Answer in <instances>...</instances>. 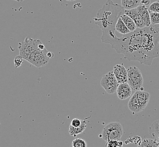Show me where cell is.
<instances>
[{
  "mask_svg": "<svg viewBox=\"0 0 159 147\" xmlns=\"http://www.w3.org/2000/svg\"><path fill=\"white\" fill-rule=\"evenodd\" d=\"M109 44L127 60L151 66L153 60L159 57V24L137 28L122 37L116 36Z\"/></svg>",
  "mask_w": 159,
  "mask_h": 147,
  "instance_id": "obj_1",
  "label": "cell"
},
{
  "mask_svg": "<svg viewBox=\"0 0 159 147\" xmlns=\"http://www.w3.org/2000/svg\"><path fill=\"white\" fill-rule=\"evenodd\" d=\"M125 9L122 5L107 0L97 16L93 18L96 24L102 30V42L109 44L117 36L115 33V26L118 18L124 14Z\"/></svg>",
  "mask_w": 159,
  "mask_h": 147,
  "instance_id": "obj_2",
  "label": "cell"
},
{
  "mask_svg": "<svg viewBox=\"0 0 159 147\" xmlns=\"http://www.w3.org/2000/svg\"><path fill=\"white\" fill-rule=\"evenodd\" d=\"M150 93L143 90H138L131 96L128 103V108L133 114L143 111L150 101Z\"/></svg>",
  "mask_w": 159,
  "mask_h": 147,
  "instance_id": "obj_3",
  "label": "cell"
},
{
  "mask_svg": "<svg viewBox=\"0 0 159 147\" xmlns=\"http://www.w3.org/2000/svg\"><path fill=\"white\" fill-rule=\"evenodd\" d=\"M124 134V128L121 123L118 122H113L109 123L103 128L102 137L106 142L111 140H121Z\"/></svg>",
  "mask_w": 159,
  "mask_h": 147,
  "instance_id": "obj_4",
  "label": "cell"
},
{
  "mask_svg": "<svg viewBox=\"0 0 159 147\" xmlns=\"http://www.w3.org/2000/svg\"><path fill=\"white\" fill-rule=\"evenodd\" d=\"M127 70V83L134 91L143 90V78L139 69L131 66Z\"/></svg>",
  "mask_w": 159,
  "mask_h": 147,
  "instance_id": "obj_5",
  "label": "cell"
},
{
  "mask_svg": "<svg viewBox=\"0 0 159 147\" xmlns=\"http://www.w3.org/2000/svg\"><path fill=\"white\" fill-rule=\"evenodd\" d=\"M41 40L38 39H34L30 37H27L25 39L20 42L18 45L19 55L22 57L24 60L29 57L32 53L38 51L39 45L40 44Z\"/></svg>",
  "mask_w": 159,
  "mask_h": 147,
  "instance_id": "obj_6",
  "label": "cell"
},
{
  "mask_svg": "<svg viewBox=\"0 0 159 147\" xmlns=\"http://www.w3.org/2000/svg\"><path fill=\"white\" fill-rule=\"evenodd\" d=\"M48 51L46 48L43 50L39 49L30 55L25 60L38 68L45 66L47 65L49 61V58L47 56Z\"/></svg>",
  "mask_w": 159,
  "mask_h": 147,
  "instance_id": "obj_7",
  "label": "cell"
},
{
  "mask_svg": "<svg viewBox=\"0 0 159 147\" xmlns=\"http://www.w3.org/2000/svg\"><path fill=\"white\" fill-rule=\"evenodd\" d=\"M101 86L108 94H113L117 91L119 83L113 71H110L105 75L100 81Z\"/></svg>",
  "mask_w": 159,
  "mask_h": 147,
  "instance_id": "obj_8",
  "label": "cell"
},
{
  "mask_svg": "<svg viewBox=\"0 0 159 147\" xmlns=\"http://www.w3.org/2000/svg\"><path fill=\"white\" fill-rule=\"evenodd\" d=\"M133 89L127 82L120 83L117 89V95L121 100H125L130 97L132 95Z\"/></svg>",
  "mask_w": 159,
  "mask_h": 147,
  "instance_id": "obj_9",
  "label": "cell"
},
{
  "mask_svg": "<svg viewBox=\"0 0 159 147\" xmlns=\"http://www.w3.org/2000/svg\"><path fill=\"white\" fill-rule=\"evenodd\" d=\"M124 14L127 16H130L131 18L134 20V22L136 24L137 28L142 29L145 27V24L143 21L142 16H140V13L137 8L133 9H125Z\"/></svg>",
  "mask_w": 159,
  "mask_h": 147,
  "instance_id": "obj_10",
  "label": "cell"
},
{
  "mask_svg": "<svg viewBox=\"0 0 159 147\" xmlns=\"http://www.w3.org/2000/svg\"><path fill=\"white\" fill-rule=\"evenodd\" d=\"M113 72L119 84L127 82V70L123 65H115Z\"/></svg>",
  "mask_w": 159,
  "mask_h": 147,
  "instance_id": "obj_11",
  "label": "cell"
},
{
  "mask_svg": "<svg viewBox=\"0 0 159 147\" xmlns=\"http://www.w3.org/2000/svg\"><path fill=\"white\" fill-rule=\"evenodd\" d=\"M137 9L140 13V16L143 19L146 27L150 26L151 24L150 20V12L146 6L140 4V5L137 7Z\"/></svg>",
  "mask_w": 159,
  "mask_h": 147,
  "instance_id": "obj_12",
  "label": "cell"
},
{
  "mask_svg": "<svg viewBox=\"0 0 159 147\" xmlns=\"http://www.w3.org/2000/svg\"><path fill=\"white\" fill-rule=\"evenodd\" d=\"M86 119L87 118L84 119V120H82V124L79 127H74L70 125L69 132L71 136L75 137L76 135L82 133L83 131L85 130L87 124Z\"/></svg>",
  "mask_w": 159,
  "mask_h": 147,
  "instance_id": "obj_13",
  "label": "cell"
},
{
  "mask_svg": "<svg viewBox=\"0 0 159 147\" xmlns=\"http://www.w3.org/2000/svg\"><path fill=\"white\" fill-rule=\"evenodd\" d=\"M149 133L152 138L159 143V119L153 122L150 126Z\"/></svg>",
  "mask_w": 159,
  "mask_h": 147,
  "instance_id": "obj_14",
  "label": "cell"
},
{
  "mask_svg": "<svg viewBox=\"0 0 159 147\" xmlns=\"http://www.w3.org/2000/svg\"><path fill=\"white\" fill-rule=\"evenodd\" d=\"M141 0H121V5L125 9H135L140 5Z\"/></svg>",
  "mask_w": 159,
  "mask_h": 147,
  "instance_id": "obj_15",
  "label": "cell"
},
{
  "mask_svg": "<svg viewBox=\"0 0 159 147\" xmlns=\"http://www.w3.org/2000/svg\"><path fill=\"white\" fill-rule=\"evenodd\" d=\"M120 17L131 32L134 31L137 29L136 24L135 23L134 20L130 16H127L125 14H123L121 15Z\"/></svg>",
  "mask_w": 159,
  "mask_h": 147,
  "instance_id": "obj_16",
  "label": "cell"
},
{
  "mask_svg": "<svg viewBox=\"0 0 159 147\" xmlns=\"http://www.w3.org/2000/svg\"><path fill=\"white\" fill-rule=\"evenodd\" d=\"M116 31L123 35H126L131 32L127 28V26L125 24L121 17H120L117 20L116 24L115 26Z\"/></svg>",
  "mask_w": 159,
  "mask_h": 147,
  "instance_id": "obj_17",
  "label": "cell"
},
{
  "mask_svg": "<svg viewBox=\"0 0 159 147\" xmlns=\"http://www.w3.org/2000/svg\"><path fill=\"white\" fill-rule=\"evenodd\" d=\"M140 147H159V143L154 139H144L139 145Z\"/></svg>",
  "mask_w": 159,
  "mask_h": 147,
  "instance_id": "obj_18",
  "label": "cell"
},
{
  "mask_svg": "<svg viewBox=\"0 0 159 147\" xmlns=\"http://www.w3.org/2000/svg\"><path fill=\"white\" fill-rule=\"evenodd\" d=\"M150 20H151V23L152 25H156L159 24V13L156 12H153L150 11Z\"/></svg>",
  "mask_w": 159,
  "mask_h": 147,
  "instance_id": "obj_19",
  "label": "cell"
},
{
  "mask_svg": "<svg viewBox=\"0 0 159 147\" xmlns=\"http://www.w3.org/2000/svg\"><path fill=\"white\" fill-rule=\"evenodd\" d=\"M124 145L123 142L120 140H111L107 141L105 144L106 147H122Z\"/></svg>",
  "mask_w": 159,
  "mask_h": 147,
  "instance_id": "obj_20",
  "label": "cell"
},
{
  "mask_svg": "<svg viewBox=\"0 0 159 147\" xmlns=\"http://www.w3.org/2000/svg\"><path fill=\"white\" fill-rule=\"evenodd\" d=\"M72 146L73 147H86L87 144L86 141L82 138H77L73 141Z\"/></svg>",
  "mask_w": 159,
  "mask_h": 147,
  "instance_id": "obj_21",
  "label": "cell"
},
{
  "mask_svg": "<svg viewBox=\"0 0 159 147\" xmlns=\"http://www.w3.org/2000/svg\"><path fill=\"white\" fill-rule=\"evenodd\" d=\"M148 9L150 11L159 13V1H157L151 3L150 7H148Z\"/></svg>",
  "mask_w": 159,
  "mask_h": 147,
  "instance_id": "obj_22",
  "label": "cell"
},
{
  "mask_svg": "<svg viewBox=\"0 0 159 147\" xmlns=\"http://www.w3.org/2000/svg\"><path fill=\"white\" fill-rule=\"evenodd\" d=\"M23 60H24V58L20 55L16 56V57L14 58V66H15L16 69L18 68L22 65V64L23 63Z\"/></svg>",
  "mask_w": 159,
  "mask_h": 147,
  "instance_id": "obj_23",
  "label": "cell"
},
{
  "mask_svg": "<svg viewBox=\"0 0 159 147\" xmlns=\"http://www.w3.org/2000/svg\"><path fill=\"white\" fill-rule=\"evenodd\" d=\"M82 124V120L79 118H74L71 122V125L74 127H79Z\"/></svg>",
  "mask_w": 159,
  "mask_h": 147,
  "instance_id": "obj_24",
  "label": "cell"
},
{
  "mask_svg": "<svg viewBox=\"0 0 159 147\" xmlns=\"http://www.w3.org/2000/svg\"><path fill=\"white\" fill-rule=\"evenodd\" d=\"M140 3L143 5H145L147 7V6L150 5V3H151V1L150 0H141Z\"/></svg>",
  "mask_w": 159,
  "mask_h": 147,
  "instance_id": "obj_25",
  "label": "cell"
},
{
  "mask_svg": "<svg viewBox=\"0 0 159 147\" xmlns=\"http://www.w3.org/2000/svg\"><path fill=\"white\" fill-rule=\"evenodd\" d=\"M47 56L49 59H51V58H52L54 57V54L52 52L48 51V53H47Z\"/></svg>",
  "mask_w": 159,
  "mask_h": 147,
  "instance_id": "obj_26",
  "label": "cell"
},
{
  "mask_svg": "<svg viewBox=\"0 0 159 147\" xmlns=\"http://www.w3.org/2000/svg\"><path fill=\"white\" fill-rule=\"evenodd\" d=\"M39 49H40V50H43V49H45L44 45L42 42H41L40 44H39Z\"/></svg>",
  "mask_w": 159,
  "mask_h": 147,
  "instance_id": "obj_27",
  "label": "cell"
},
{
  "mask_svg": "<svg viewBox=\"0 0 159 147\" xmlns=\"http://www.w3.org/2000/svg\"><path fill=\"white\" fill-rule=\"evenodd\" d=\"M14 1H16L17 2H23V1H24L25 0H14Z\"/></svg>",
  "mask_w": 159,
  "mask_h": 147,
  "instance_id": "obj_28",
  "label": "cell"
},
{
  "mask_svg": "<svg viewBox=\"0 0 159 147\" xmlns=\"http://www.w3.org/2000/svg\"><path fill=\"white\" fill-rule=\"evenodd\" d=\"M67 1H75V0H67Z\"/></svg>",
  "mask_w": 159,
  "mask_h": 147,
  "instance_id": "obj_29",
  "label": "cell"
}]
</instances>
